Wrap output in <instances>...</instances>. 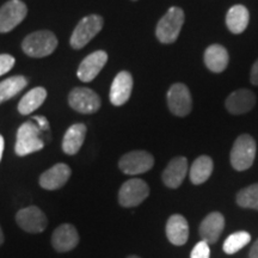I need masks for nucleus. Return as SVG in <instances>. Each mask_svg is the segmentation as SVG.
I'll return each mask as SVG.
<instances>
[{
	"label": "nucleus",
	"mask_w": 258,
	"mask_h": 258,
	"mask_svg": "<svg viewBox=\"0 0 258 258\" xmlns=\"http://www.w3.org/2000/svg\"><path fill=\"white\" fill-rule=\"evenodd\" d=\"M256 141L249 134H241L234 141L231 151V165L237 171H245L252 166L256 158Z\"/></svg>",
	"instance_id": "20e7f679"
},
{
	"label": "nucleus",
	"mask_w": 258,
	"mask_h": 258,
	"mask_svg": "<svg viewBox=\"0 0 258 258\" xmlns=\"http://www.w3.org/2000/svg\"><path fill=\"white\" fill-rule=\"evenodd\" d=\"M86 137V125L84 123H74L67 129L63 135L62 150L69 156H74L82 148Z\"/></svg>",
	"instance_id": "aec40b11"
},
{
	"label": "nucleus",
	"mask_w": 258,
	"mask_h": 258,
	"mask_svg": "<svg viewBox=\"0 0 258 258\" xmlns=\"http://www.w3.org/2000/svg\"><path fill=\"white\" fill-rule=\"evenodd\" d=\"M150 195V186L143 179L132 178L124 182L118 191V202L122 207L131 208L143 203Z\"/></svg>",
	"instance_id": "423d86ee"
},
{
	"label": "nucleus",
	"mask_w": 258,
	"mask_h": 258,
	"mask_svg": "<svg viewBox=\"0 0 258 258\" xmlns=\"http://www.w3.org/2000/svg\"><path fill=\"white\" fill-rule=\"evenodd\" d=\"M166 237L171 244L180 246L188 241L189 225L184 217L179 214L171 215L166 222Z\"/></svg>",
	"instance_id": "6ab92c4d"
},
{
	"label": "nucleus",
	"mask_w": 258,
	"mask_h": 258,
	"mask_svg": "<svg viewBox=\"0 0 258 258\" xmlns=\"http://www.w3.org/2000/svg\"><path fill=\"white\" fill-rule=\"evenodd\" d=\"M250 22L249 10L244 5H234L226 15V25L232 34H241Z\"/></svg>",
	"instance_id": "4be33fe9"
},
{
	"label": "nucleus",
	"mask_w": 258,
	"mask_h": 258,
	"mask_svg": "<svg viewBox=\"0 0 258 258\" xmlns=\"http://www.w3.org/2000/svg\"><path fill=\"white\" fill-rule=\"evenodd\" d=\"M32 120L36 122V124L40 127L42 132H49V122L44 116H34Z\"/></svg>",
	"instance_id": "c756f323"
},
{
	"label": "nucleus",
	"mask_w": 258,
	"mask_h": 258,
	"mask_svg": "<svg viewBox=\"0 0 258 258\" xmlns=\"http://www.w3.org/2000/svg\"><path fill=\"white\" fill-rule=\"evenodd\" d=\"M78 243V231L71 224L60 225L51 235V244L57 252H69V251L76 249Z\"/></svg>",
	"instance_id": "4468645a"
},
{
	"label": "nucleus",
	"mask_w": 258,
	"mask_h": 258,
	"mask_svg": "<svg viewBox=\"0 0 258 258\" xmlns=\"http://www.w3.org/2000/svg\"><path fill=\"white\" fill-rule=\"evenodd\" d=\"M104 21L101 16L90 15L79 22L72 32L70 43L74 49H82L102 30Z\"/></svg>",
	"instance_id": "39448f33"
},
{
	"label": "nucleus",
	"mask_w": 258,
	"mask_h": 258,
	"mask_svg": "<svg viewBox=\"0 0 258 258\" xmlns=\"http://www.w3.org/2000/svg\"><path fill=\"white\" fill-rule=\"evenodd\" d=\"M256 104V96L252 91L240 89L232 92L226 99V109L233 115H241L249 112Z\"/></svg>",
	"instance_id": "f3484780"
},
{
	"label": "nucleus",
	"mask_w": 258,
	"mask_h": 258,
	"mask_svg": "<svg viewBox=\"0 0 258 258\" xmlns=\"http://www.w3.org/2000/svg\"><path fill=\"white\" fill-rule=\"evenodd\" d=\"M108 54L104 50H97L90 54L79 64L77 76L84 83H90L98 76L99 72L104 69Z\"/></svg>",
	"instance_id": "f8f14e48"
},
{
	"label": "nucleus",
	"mask_w": 258,
	"mask_h": 258,
	"mask_svg": "<svg viewBox=\"0 0 258 258\" xmlns=\"http://www.w3.org/2000/svg\"><path fill=\"white\" fill-rule=\"evenodd\" d=\"M211 257V247L209 244L205 240H201L194 246V249L190 253V258H209Z\"/></svg>",
	"instance_id": "cd10ccee"
},
{
	"label": "nucleus",
	"mask_w": 258,
	"mask_h": 258,
	"mask_svg": "<svg viewBox=\"0 0 258 258\" xmlns=\"http://www.w3.org/2000/svg\"><path fill=\"white\" fill-rule=\"evenodd\" d=\"M127 258H140V257H138V256H128Z\"/></svg>",
	"instance_id": "f704fd0d"
},
{
	"label": "nucleus",
	"mask_w": 258,
	"mask_h": 258,
	"mask_svg": "<svg viewBox=\"0 0 258 258\" xmlns=\"http://www.w3.org/2000/svg\"><path fill=\"white\" fill-rule=\"evenodd\" d=\"M203 60L209 71L214 73H221L227 67L230 56L225 47L220 44H212L205 50Z\"/></svg>",
	"instance_id": "412c9836"
},
{
	"label": "nucleus",
	"mask_w": 258,
	"mask_h": 258,
	"mask_svg": "<svg viewBox=\"0 0 258 258\" xmlns=\"http://www.w3.org/2000/svg\"><path fill=\"white\" fill-rule=\"evenodd\" d=\"M3 152H4V138L0 135V161H2L3 158Z\"/></svg>",
	"instance_id": "473e14b6"
},
{
	"label": "nucleus",
	"mask_w": 258,
	"mask_h": 258,
	"mask_svg": "<svg viewBox=\"0 0 258 258\" xmlns=\"http://www.w3.org/2000/svg\"><path fill=\"white\" fill-rule=\"evenodd\" d=\"M47 98V91L44 88H35L22 97L18 103V111L22 115H29L37 110Z\"/></svg>",
	"instance_id": "b1692460"
},
{
	"label": "nucleus",
	"mask_w": 258,
	"mask_h": 258,
	"mask_svg": "<svg viewBox=\"0 0 258 258\" xmlns=\"http://www.w3.org/2000/svg\"><path fill=\"white\" fill-rule=\"evenodd\" d=\"M133 90V77L127 71L117 73L110 88V102L112 105L121 106L128 102Z\"/></svg>",
	"instance_id": "ddd939ff"
},
{
	"label": "nucleus",
	"mask_w": 258,
	"mask_h": 258,
	"mask_svg": "<svg viewBox=\"0 0 258 258\" xmlns=\"http://www.w3.org/2000/svg\"><path fill=\"white\" fill-rule=\"evenodd\" d=\"M69 104L80 114H93L101 108V98L89 88H76L70 92Z\"/></svg>",
	"instance_id": "9d476101"
},
{
	"label": "nucleus",
	"mask_w": 258,
	"mask_h": 258,
	"mask_svg": "<svg viewBox=\"0 0 258 258\" xmlns=\"http://www.w3.org/2000/svg\"><path fill=\"white\" fill-rule=\"evenodd\" d=\"M28 85V79L23 76H14L0 83V104L11 99Z\"/></svg>",
	"instance_id": "393cba45"
},
{
	"label": "nucleus",
	"mask_w": 258,
	"mask_h": 258,
	"mask_svg": "<svg viewBox=\"0 0 258 258\" xmlns=\"http://www.w3.org/2000/svg\"><path fill=\"white\" fill-rule=\"evenodd\" d=\"M235 200L240 207L258 211V183L239 190Z\"/></svg>",
	"instance_id": "bb28decb"
},
{
	"label": "nucleus",
	"mask_w": 258,
	"mask_h": 258,
	"mask_svg": "<svg viewBox=\"0 0 258 258\" xmlns=\"http://www.w3.org/2000/svg\"><path fill=\"white\" fill-rule=\"evenodd\" d=\"M15 57L10 54H0V76L9 73L15 66Z\"/></svg>",
	"instance_id": "c85d7f7f"
},
{
	"label": "nucleus",
	"mask_w": 258,
	"mask_h": 258,
	"mask_svg": "<svg viewBox=\"0 0 258 258\" xmlns=\"http://www.w3.org/2000/svg\"><path fill=\"white\" fill-rule=\"evenodd\" d=\"M4 243V233H3L2 227H0V245Z\"/></svg>",
	"instance_id": "72a5a7b5"
},
{
	"label": "nucleus",
	"mask_w": 258,
	"mask_h": 258,
	"mask_svg": "<svg viewBox=\"0 0 258 258\" xmlns=\"http://www.w3.org/2000/svg\"><path fill=\"white\" fill-rule=\"evenodd\" d=\"M183 24H184V11L177 6L170 8L157 24L156 36L158 41L164 44L173 43L178 38Z\"/></svg>",
	"instance_id": "f257e3e1"
},
{
	"label": "nucleus",
	"mask_w": 258,
	"mask_h": 258,
	"mask_svg": "<svg viewBox=\"0 0 258 258\" xmlns=\"http://www.w3.org/2000/svg\"><path fill=\"white\" fill-rule=\"evenodd\" d=\"M71 167L63 163H59L44 171L40 176V185L46 190H56L62 188L71 177Z\"/></svg>",
	"instance_id": "dca6fc26"
},
{
	"label": "nucleus",
	"mask_w": 258,
	"mask_h": 258,
	"mask_svg": "<svg viewBox=\"0 0 258 258\" xmlns=\"http://www.w3.org/2000/svg\"><path fill=\"white\" fill-rule=\"evenodd\" d=\"M42 131L32 121L24 122L17 131L15 151L18 157H25L44 147V141L41 138Z\"/></svg>",
	"instance_id": "f03ea898"
},
{
	"label": "nucleus",
	"mask_w": 258,
	"mask_h": 258,
	"mask_svg": "<svg viewBox=\"0 0 258 258\" xmlns=\"http://www.w3.org/2000/svg\"><path fill=\"white\" fill-rule=\"evenodd\" d=\"M154 165V158L147 151H132L118 161V167L124 175L137 176L147 172Z\"/></svg>",
	"instance_id": "0eeeda50"
},
{
	"label": "nucleus",
	"mask_w": 258,
	"mask_h": 258,
	"mask_svg": "<svg viewBox=\"0 0 258 258\" xmlns=\"http://www.w3.org/2000/svg\"><path fill=\"white\" fill-rule=\"evenodd\" d=\"M16 221L19 227L28 233H41L46 230L48 225L46 214L35 206L18 211L16 214Z\"/></svg>",
	"instance_id": "9b49d317"
},
{
	"label": "nucleus",
	"mask_w": 258,
	"mask_h": 258,
	"mask_svg": "<svg viewBox=\"0 0 258 258\" xmlns=\"http://www.w3.org/2000/svg\"><path fill=\"white\" fill-rule=\"evenodd\" d=\"M57 47V38L51 31L40 30L28 35L22 42V49L28 56L44 57Z\"/></svg>",
	"instance_id": "7ed1b4c3"
},
{
	"label": "nucleus",
	"mask_w": 258,
	"mask_h": 258,
	"mask_svg": "<svg viewBox=\"0 0 258 258\" xmlns=\"http://www.w3.org/2000/svg\"><path fill=\"white\" fill-rule=\"evenodd\" d=\"M249 256H250V258H258V239L254 241L252 247H251Z\"/></svg>",
	"instance_id": "2f4dec72"
},
{
	"label": "nucleus",
	"mask_w": 258,
	"mask_h": 258,
	"mask_svg": "<svg viewBox=\"0 0 258 258\" xmlns=\"http://www.w3.org/2000/svg\"><path fill=\"white\" fill-rule=\"evenodd\" d=\"M28 15V8L22 0H10L0 8V32L5 34L21 24Z\"/></svg>",
	"instance_id": "1a4fd4ad"
},
{
	"label": "nucleus",
	"mask_w": 258,
	"mask_h": 258,
	"mask_svg": "<svg viewBox=\"0 0 258 258\" xmlns=\"http://www.w3.org/2000/svg\"><path fill=\"white\" fill-rule=\"evenodd\" d=\"M188 173V160L184 157H176L167 164L163 171L161 179L167 188L176 189L182 184Z\"/></svg>",
	"instance_id": "2eb2a0df"
},
{
	"label": "nucleus",
	"mask_w": 258,
	"mask_h": 258,
	"mask_svg": "<svg viewBox=\"0 0 258 258\" xmlns=\"http://www.w3.org/2000/svg\"><path fill=\"white\" fill-rule=\"evenodd\" d=\"M250 80L253 85L258 86V59L254 61V63L251 67V72H250Z\"/></svg>",
	"instance_id": "7c9ffc66"
},
{
	"label": "nucleus",
	"mask_w": 258,
	"mask_h": 258,
	"mask_svg": "<svg viewBox=\"0 0 258 258\" xmlns=\"http://www.w3.org/2000/svg\"><path fill=\"white\" fill-rule=\"evenodd\" d=\"M213 172V160L208 156H201L194 160L189 171V177L192 184L200 185L211 177Z\"/></svg>",
	"instance_id": "5701e85b"
},
{
	"label": "nucleus",
	"mask_w": 258,
	"mask_h": 258,
	"mask_svg": "<svg viewBox=\"0 0 258 258\" xmlns=\"http://www.w3.org/2000/svg\"><path fill=\"white\" fill-rule=\"evenodd\" d=\"M225 218L221 213L213 212L203 219L200 225V235L208 244L217 243L224 231Z\"/></svg>",
	"instance_id": "a211bd4d"
},
{
	"label": "nucleus",
	"mask_w": 258,
	"mask_h": 258,
	"mask_svg": "<svg viewBox=\"0 0 258 258\" xmlns=\"http://www.w3.org/2000/svg\"><path fill=\"white\" fill-rule=\"evenodd\" d=\"M133 2H137V0H133Z\"/></svg>",
	"instance_id": "c9c22d12"
},
{
	"label": "nucleus",
	"mask_w": 258,
	"mask_h": 258,
	"mask_svg": "<svg viewBox=\"0 0 258 258\" xmlns=\"http://www.w3.org/2000/svg\"><path fill=\"white\" fill-rule=\"evenodd\" d=\"M251 240V234L246 231H239L234 232L231 235H228L226 238L224 245H222V249L224 252L227 254H233L238 251L243 249L244 246H246Z\"/></svg>",
	"instance_id": "a878e982"
},
{
	"label": "nucleus",
	"mask_w": 258,
	"mask_h": 258,
	"mask_svg": "<svg viewBox=\"0 0 258 258\" xmlns=\"http://www.w3.org/2000/svg\"><path fill=\"white\" fill-rule=\"evenodd\" d=\"M167 105L170 111L178 117H185L192 109V98L189 89L182 83H176L167 91Z\"/></svg>",
	"instance_id": "6e6552de"
}]
</instances>
